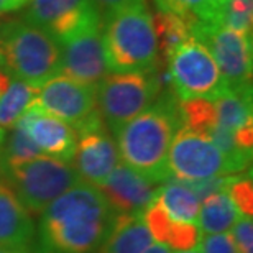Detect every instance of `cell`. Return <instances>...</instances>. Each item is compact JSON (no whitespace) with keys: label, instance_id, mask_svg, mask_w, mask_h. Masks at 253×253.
Here are the masks:
<instances>
[{"label":"cell","instance_id":"cell-1","mask_svg":"<svg viewBox=\"0 0 253 253\" xmlns=\"http://www.w3.org/2000/svg\"><path fill=\"white\" fill-rule=\"evenodd\" d=\"M115 214L100 191L84 181L54 199L40 215L38 253H92L114 224Z\"/></svg>","mask_w":253,"mask_h":253},{"label":"cell","instance_id":"cell-2","mask_svg":"<svg viewBox=\"0 0 253 253\" xmlns=\"http://www.w3.org/2000/svg\"><path fill=\"white\" fill-rule=\"evenodd\" d=\"M181 126L179 99L174 92H161L148 109L114 135L120 161L151 183H165L169 178V146Z\"/></svg>","mask_w":253,"mask_h":253},{"label":"cell","instance_id":"cell-3","mask_svg":"<svg viewBox=\"0 0 253 253\" xmlns=\"http://www.w3.org/2000/svg\"><path fill=\"white\" fill-rule=\"evenodd\" d=\"M102 38L110 73L158 66V42L146 0H126L104 13Z\"/></svg>","mask_w":253,"mask_h":253},{"label":"cell","instance_id":"cell-4","mask_svg":"<svg viewBox=\"0 0 253 253\" xmlns=\"http://www.w3.org/2000/svg\"><path fill=\"white\" fill-rule=\"evenodd\" d=\"M0 64L13 78L40 87L61 71V49L46 30L15 18L0 27Z\"/></svg>","mask_w":253,"mask_h":253},{"label":"cell","instance_id":"cell-5","mask_svg":"<svg viewBox=\"0 0 253 253\" xmlns=\"http://www.w3.org/2000/svg\"><path fill=\"white\" fill-rule=\"evenodd\" d=\"M165 78L155 66L145 71L109 73L95 85L97 109L112 135L122 125L148 109L163 92Z\"/></svg>","mask_w":253,"mask_h":253},{"label":"cell","instance_id":"cell-6","mask_svg":"<svg viewBox=\"0 0 253 253\" xmlns=\"http://www.w3.org/2000/svg\"><path fill=\"white\" fill-rule=\"evenodd\" d=\"M0 174L32 215H42L54 199L81 181L73 165L46 155L3 168Z\"/></svg>","mask_w":253,"mask_h":253},{"label":"cell","instance_id":"cell-7","mask_svg":"<svg viewBox=\"0 0 253 253\" xmlns=\"http://www.w3.org/2000/svg\"><path fill=\"white\" fill-rule=\"evenodd\" d=\"M166 64L169 84L179 100H214L229 89L209 48L194 35L171 53Z\"/></svg>","mask_w":253,"mask_h":253},{"label":"cell","instance_id":"cell-8","mask_svg":"<svg viewBox=\"0 0 253 253\" xmlns=\"http://www.w3.org/2000/svg\"><path fill=\"white\" fill-rule=\"evenodd\" d=\"M169 178L196 183L214 176L242 174L234 161L217 148L209 136L181 126L173 136L168 153Z\"/></svg>","mask_w":253,"mask_h":253},{"label":"cell","instance_id":"cell-9","mask_svg":"<svg viewBox=\"0 0 253 253\" xmlns=\"http://www.w3.org/2000/svg\"><path fill=\"white\" fill-rule=\"evenodd\" d=\"M191 32L209 48L227 87H252V37L220 22H196Z\"/></svg>","mask_w":253,"mask_h":253},{"label":"cell","instance_id":"cell-10","mask_svg":"<svg viewBox=\"0 0 253 253\" xmlns=\"http://www.w3.org/2000/svg\"><path fill=\"white\" fill-rule=\"evenodd\" d=\"M33 105L61 119L76 131L100 115L94 85L79 83L61 73L40 85Z\"/></svg>","mask_w":253,"mask_h":253},{"label":"cell","instance_id":"cell-11","mask_svg":"<svg viewBox=\"0 0 253 253\" xmlns=\"http://www.w3.org/2000/svg\"><path fill=\"white\" fill-rule=\"evenodd\" d=\"M61 49V71L59 73L79 83L97 85L107 76L102 38V18L94 20L74 35L59 43Z\"/></svg>","mask_w":253,"mask_h":253},{"label":"cell","instance_id":"cell-12","mask_svg":"<svg viewBox=\"0 0 253 253\" xmlns=\"http://www.w3.org/2000/svg\"><path fill=\"white\" fill-rule=\"evenodd\" d=\"M76 133H78V143L71 165L78 171L81 181L99 186L120 163L114 135L105 126L100 115Z\"/></svg>","mask_w":253,"mask_h":253},{"label":"cell","instance_id":"cell-13","mask_svg":"<svg viewBox=\"0 0 253 253\" xmlns=\"http://www.w3.org/2000/svg\"><path fill=\"white\" fill-rule=\"evenodd\" d=\"M25 20L46 30L58 43L94 20L102 18L92 0H32Z\"/></svg>","mask_w":253,"mask_h":253},{"label":"cell","instance_id":"cell-14","mask_svg":"<svg viewBox=\"0 0 253 253\" xmlns=\"http://www.w3.org/2000/svg\"><path fill=\"white\" fill-rule=\"evenodd\" d=\"M95 188L107 201L114 214L140 215L155 199L160 186L120 161L107 176V179Z\"/></svg>","mask_w":253,"mask_h":253},{"label":"cell","instance_id":"cell-15","mask_svg":"<svg viewBox=\"0 0 253 253\" xmlns=\"http://www.w3.org/2000/svg\"><path fill=\"white\" fill-rule=\"evenodd\" d=\"M43 155L71 163L78 143V133L61 119L32 105L18 120Z\"/></svg>","mask_w":253,"mask_h":253},{"label":"cell","instance_id":"cell-16","mask_svg":"<svg viewBox=\"0 0 253 253\" xmlns=\"http://www.w3.org/2000/svg\"><path fill=\"white\" fill-rule=\"evenodd\" d=\"M37 239L32 214L5 179H0V247L28 252Z\"/></svg>","mask_w":253,"mask_h":253},{"label":"cell","instance_id":"cell-17","mask_svg":"<svg viewBox=\"0 0 253 253\" xmlns=\"http://www.w3.org/2000/svg\"><path fill=\"white\" fill-rule=\"evenodd\" d=\"M141 219H143L146 229L150 230L153 240L176 252L196 249L201 240L199 227L196 224H186V222L173 219L161 207L156 196L148 204V207L141 212Z\"/></svg>","mask_w":253,"mask_h":253},{"label":"cell","instance_id":"cell-18","mask_svg":"<svg viewBox=\"0 0 253 253\" xmlns=\"http://www.w3.org/2000/svg\"><path fill=\"white\" fill-rule=\"evenodd\" d=\"M153 244V237L140 215L115 214L114 224L97 253H143Z\"/></svg>","mask_w":253,"mask_h":253},{"label":"cell","instance_id":"cell-19","mask_svg":"<svg viewBox=\"0 0 253 253\" xmlns=\"http://www.w3.org/2000/svg\"><path fill=\"white\" fill-rule=\"evenodd\" d=\"M240 215L242 214L234 204V201L230 199L229 192H214L201 201L197 227H199L201 235L224 234L235 225Z\"/></svg>","mask_w":253,"mask_h":253},{"label":"cell","instance_id":"cell-20","mask_svg":"<svg viewBox=\"0 0 253 253\" xmlns=\"http://www.w3.org/2000/svg\"><path fill=\"white\" fill-rule=\"evenodd\" d=\"M156 199L173 219L197 225L201 201L188 183L168 178L158 188Z\"/></svg>","mask_w":253,"mask_h":253},{"label":"cell","instance_id":"cell-21","mask_svg":"<svg viewBox=\"0 0 253 253\" xmlns=\"http://www.w3.org/2000/svg\"><path fill=\"white\" fill-rule=\"evenodd\" d=\"M215 109L217 125L235 133L247 124H252V87L227 89L212 100Z\"/></svg>","mask_w":253,"mask_h":253},{"label":"cell","instance_id":"cell-22","mask_svg":"<svg viewBox=\"0 0 253 253\" xmlns=\"http://www.w3.org/2000/svg\"><path fill=\"white\" fill-rule=\"evenodd\" d=\"M37 94L38 87L12 76L8 89L0 97V130H12L23 117V114L33 105Z\"/></svg>","mask_w":253,"mask_h":253},{"label":"cell","instance_id":"cell-23","mask_svg":"<svg viewBox=\"0 0 253 253\" xmlns=\"http://www.w3.org/2000/svg\"><path fill=\"white\" fill-rule=\"evenodd\" d=\"M153 25L158 42V56L163 58L165 63L168 61L171 53L192 35L191 23L169 12L158 10L153 15Z\"/></svg>","mask_w":253,"mask_h":253},{"label":"cell","instance_id":"cell-24","mask_svg":"<svg viewBox=\"0 0 253 253\" xmlns=\"http://www.w3.org/2000/svg\"><path fill=\"white\" fill-rule=\"evenodd\" d=\"M40 155L43 153L33 143V140L30 138L28 131L25 130L22 122H18L10 130L7 141L2 143V148H0V169L22 165L25 161L37 158Z\"/></svg>","mask_w":253,"mask_h":253},{"label":"cell","instance_id":"cell-25","mask_svg":"<svg viewBox=\"0 0 253 253\" xmlns=\"http://www.w3.org/2000/svg\"><path fill=\"white\" fill-rule=\"evenodd\" d=\"M179 114L183 126L207 135L217 125L214 102L209 99L179 100Z\"/></svg>","mask_w":253,"mask_h":253},{"label":"cell","instance_id":"cell-26","mask_svg":"<svg viewBox=\"0 0 253 253\" xmlns=\"http://www.w3.org/2000/svg\"><path fill=\"white\" fill-rule=\"evenodd\" d=\"M161 12H169L184 18L191 23L196 22H215V15L209 7L207 0H155Z\"/></svg>","mask_w":253,"mask_h":253},{"label":"cell","instance_id":"cell-27","mask_svg":"<svg viewBox=\"0 0 253 253\" xmlns=\"http://www.w3.org/2000/svg\"><path fill=\"white\" fill-rule=\"evenodd\" d=\"M252 12L253 0H227V3L217 13L215 22L252 37Z\"/></svg>","mask_w":253,"mask_h":253},{"label":"cell","instance_id":"cell-28","mask_svg":"<svg viewBox=\"0 0 253 253\" xmlns=\"http://www.w3.org/2000/svg\"><path fill=\"white\" fill-rule=\"evenodd\" d=\"M227 192H229L230 199L234 201V204L242 215H253V183L250 174L237 176L230 183Z\"/></svg>","mask_w":253,"mask_h":253},{"label":"cell","instance_id":"cell-29","mask_svg":"<svg viewBox=\"0 0 253 253\" xmlns=\"http://www.w3.org/2000/svg\"><path fill=\"white\" fill-rule=\"evenodd\" d=\"M232 239L239 253H253V220L249 215H240V219L232 227Z\"/></svg>","mask_w":253,"mask_h":253},{"label":"cell","instance_id":"cell-30","mask_svg":"<svg viewBox=\"0 0 253 253\" xmlns=\"http://www.w3.org/2000/svg\"><path fill=\"white\" fill-rule=\"evenodd\" d=\"M201 253H239L230 232L201 237Z\"/></svg>","mask_w":253,"mask_h":253},{"label":"cell","instance_id":"cell-31","mask_svg":"<svg viewBox=\"0 0 253 253\" xmlns=\"http://www.w3.org/2000/svg\"><path fill=\"white\" fill-rule=\"evenodd\" d=\"M95 3V7L100 10V13H107L109 10H112L115 7H119V5H122L126 0H92Z\"/></svg>","mask_w":253,"mask_h":253},{"label":"cell","instance_id":"cell-32","mask_svg":"<svg viewBox=\"0 0 253 253\" xmlns=\"http://www.w3.org/2000/svg\"><path fill=\"white\" fill-rule=\"evenodd\" d=\"M32 2V0H5L3 5V13H12V12H18L23 7Z\"/></svg>","mask_w":253,"mask_h":253},{"label":"cell","instance_id":"cell-33","mask_svg":"<svg viewBox=\"0 0 253 253\" xmlns=\"http://www.w3.org/2000/svg\"><path fill=\"white\" fill-rule=\"evenodd\" d=\"M10 83H12V74H10L5 68L0 66V97H2V95L5 94V90L8 89Z\"/></svg>","mask_w":253,"mask_h":253},{"label":"cell","instance_id":"cell-34","mask_svg":"<svg viewBox=\"0 0 253 253\" xmlns=\"http://www.w3.org/2000/svg\"><path fill=\"white\" fill-rule=\"evenodd\" d=\"M143 253H171V249H168L166 245L158 244V242H156V244H151Z\"/></svg>","mask_w":253,"mask_h":253},{"label":"cell","instance_id":"cell-35","mask_svg":"<svg viewBox=\"0 0 253 253\" xmlns=\"http://www.w3.org/2000/svg\"><path fill=\"white\" fill-rule=\"evenodd\" d=\"M207 3H209V7L212 8V12H214L217 18V13H219V10L227 3V0H207Z\"/></svg>","mask_w":253,"mask_h":253},{"label":"cell","instance_id":"cell-36","mask_svg":"<svg viewBox=\"0 0 253 253\" xmlns=\"http://www.w3.org/2000/svg\"><path fill=\"white\" fill-rule=\"evenodd\" d=\"M0 253H28V252H20V250H12V249H2V247H0Z\"/></svg>","mask_w":253,"mask_h":253},{"label":"cell","instance_id":"cell-37","mask_svg":"<svg viewBox=\"0 0 253 253\" xmlns=\"http://www.w3.org/2000/svg\"><path fill=\"white\" fill-rule=\"evenodd\" d=\"M3 140H5V131H3V130H0V148H2Z\"/></svg>","mask_w":253,"mask_h":253},{"label":"cell","instance_id":"cell-38","mask_svg":"<svg viewBox=\"0 0 253 253\" xmlns=\"http://www.w3.org/2000/svg\"><path fill=\"white\" fill-rule=\"evenodd\" d=\"M176 253H201L197 249H192V250H186V252H176Z\"/></svg>","mask_w":253,"mask_h":253},{"label":"cell","instance_id":"cell-39","mask_svg":"<svg viewBox=\"0 0 253 253\" xmlns=\"http://www.w3.org/2000/svg\"><path fill=\"white\" fill-rule=\"evenodd\" d=\"M3 5H5V0H0V15L3 13Z\"/></svg>","mask_w":253,"mask_h":253},{"label":"cell","instance_id":"cell-40","mask_svg":"<svg viewBox=\"0 0 253 253\" xmlns=\"http://www.w3.org/2000/svg\"><path fill=\"white\" fill-rule=\"evenodd\" d=\"M0 66H2V64H0Z\"/></svg>","mask_w":253,"mask_h":253}]
</instances>
